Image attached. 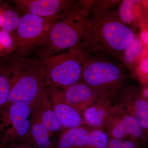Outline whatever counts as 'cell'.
<instances>
[{"label":"cell","mask_w":148,"mask_h":148,"mask_svg":"<svg viewBox=\"0 0 148 148\" xmlns=\"http://www.w3.org/2000/svg\"><path fill=\"white\" fill-rule=\"evenodd\" d=\"M134 38L131 29L123 24L115 13L106 9H91L87 31L83 40L89 53L119 59Z\"/></svg>","instance_id":"6da1fadb"},{"label":"cell","mask_w":148,"mask_h":148,"mask_svg":"<svg viewBox=\"0 0 148 148\" xmlns=\"http://www.w3.org/2000/svg\"><path fill=\"white\" fill-rule=\"evenodd\" d=\"M1 59L0 70L6 74L10 84V94L6 106L22 103L31 106L33 110L35 108L46 87L41 59L12 54Z\"/></svg>","instance_id":"7a4b0ae2"},{"label":"cell","mask_w":148,"mask_h":148,"mask_svg":"<svg viewBox=\"0 0 148 148\" xmlns=\"http://www.w3.org/2000/svg\"><path fill=\"white\" fill-rule=\"evenodd\" d=\"M91 9L86 2H73L35 49L40 58L55 55L82 42L87 31Z\"/></svg>","instance_id":"3957f363"},{"label":"cell","mask_w":148,"mask_h":148,"mask_svg":"<svg viewBox=\"0 0 148 148\" xmlns=\"http://www.w3.org/2000/svg\"><path fill=\"white\" fill-rule=\"evenodd\" d=\"M126 74L121 66L106 56L89 54L83 64L80 80L96 91L100 99L113 102L122 90Z\"/></svg>","instance_id":"277c9868"},{"label":"cell","mask_w":148,"mask_h":148,"mask_svg":"<svg viewBox=\"0 0 148 148\" xmlns=\"http://www.w3.org/2000/svg\"><path fill=\"white\" fill-rule=\"evenodd\" d=\"M88 54L81 42L67 52L41 59L46 87L64 88L79 82L83 64Z\"/></svg>","instance_id":"5b68a950"},{"label":"cell","mask_w":148,"mask_h":148,"mask_svg":"<svg viewBox=\"0 0 148 148\" xmlns=\"http://www.w3.org/2000/svg\"><path fill=\"white\" fill-rule=\"evenodd\" d=\"M64 12L52 17H42L25 14L14 34V47L11 54L26 57L39 45L53 25L64 15Z\"/></svg>","instance_id":"8992f818"},{"label":"cell","mask_w":148,"mask_h":148,"mask_svg":"<svg viewBox=\"0 0 148 148\" xmlns=\"http://www.w3.org/2000/svg\"><path fill=\"white\" fill-rule=\"evenodd\" d=\"M32 110L31 106L22 103L8 105L0 110V147L29 143Z\"/></svg>","instance_id":"52a82bcc"},{"label":"cell","mask_w":148,"mask_h":148,"mask_svg":"<svg viewBox=\"0 0 148 148\" xmlns=\"http://www.w3.org/2000/svg\"><path fill=\"white\" fill-rule=\"evenodd\" d=\"M104 128L112 139L131 140L144 147L148 142V135L138 121L116 104Z\"/></svg>","instance_id":"ba28073f"},{"label":"cell","mask_w":148,"mask_h":148,"mask_svg":"<svg viewBox=\"0 0 148 148\" xmlns=\"http://www.w3.org/2000/svg\"><path fill=\"white\" fill-rule=\"evenodd\" d=\"M12 1L23 14H30L42 17L60 15L73 2L65 0H15Z\"/></svg>","instance_id":"9c48e42d"},{"label":"cell","mask_w":148,"mask_h":148,"mask_svg":"<svg viewBox=\"0 0 148 148\" xmlns=\"http://www.w3.org/2000/svg\"><path fill=\"white\" fill-rule=\"evenodd\" d=\"M53 110L63 127L70 129L82 126L84 124L82 114L66 103L62 90L57 88H46Z\"/></svg>","instance_id":"30bf717a"},{"label":"cell","mask_w":148,"mask_h":148,"mask_svg":"<svg viewBox=\"0 0 148 148\" xmlns=\"http://www.w3.org/2000/svg\"><path fill=\"white\" fill-rule=\"evenodd\" d=\"M116 105L137 120L148 135V102L130 89L121 90Z\"/></svg>","instance_id":"8fae6325"},{"label":"cell","mask_w":148,"mask_h":148,"mask_svg":"<svg viewBox=\"0 0 148 148\" xmlns=\"http://www.w3.org/2000/svg\"><path fill=\"white\" fill-rule=\"evenodd\" d=\"M61 90L66 103L82 114L100 99L97 92L82 81L78 82Z\"/></svg>","instance_id":"7c38bea8"},{"label":"cell","mask_w":148,"mask_h":148,"mask_svg":"<svg viewBox=\"0 0 148 148\" xmlns=\"http://www.w3.org/2000/svg\"><path fill=\"white\" fill-rule=\"evenodd\" d=\"M113 107L112 102L100 98L83 112L84 124L94 129H103Z\"/></svg>","instance_id":"4fadbf2b"},{"label":"cell","mask_w":148,"mask_h":148,"mask_svg":"<svg viewBox=\"0 0 148 148\" xmlns=\"http://www.w3.org/2000/svg\"><path fill=\"white\" fill-rule=\"evenodd\" d=\"M33 110L38 115L42 123L50 133L60 130L63 127L53 110L46 90L38 105Z\"/></svg>","instance_id":"5bb4252c"},{"label":"cell","mask_w":148,"mask_h":148,"mask_svg":"<svg viewBox=\"0 0 148 148\" xmlns=\"http://www.w3.org/2000/svg\"><path fill=\"white\" fill-rule=\"evenodd\" d=\"M50 133L42 123L38 115L32 110L30 117L29 143L35 148H51Z\"/></svg>","instance_id":"9a60e30c"},{"label":"cell","mask_w":148,"mask_h":148,"mask_svg":"<svg viewBox=\"0 0 148 148\" xmlns=\"http://www.w3.org/2000/svg\"><path fill=\"white\" fill-rule=\"evenodd\" d=\"M89 131L83 126L68 129L59 138L56 148H84Z\"/></svg>","instance_id":"2e32d148"},{"label":"cell","mask_w":148,"mask_h":148,"mask_svg":"<svg viewBox=\"0 0 148 148\" xmlns=\"http://www.w3.org/2000/svg\"><path fill=\"white\" fill-rule=\"evenodd\" d=\"M21 17L15 11L11 9L4 10L0 15L1 30L14 34L18 28Z\"/></svg>","instance_id":"e0dca14e"},{"label":"cell","mask_w":148,"mask_h":148,"mask_svg":"<svg viewBox=\"0 0 148 148\" xmlns=\"http://www.w3.org/2000/svg\"><path fill=\"white\" fill-rule=\"evenodd\" d=\"M110 138L103 129H94L89 131L88 140L84 148H107Z\"/></svg>","instance_id":"ac0fdd59"},{"label":"cell","mask_w":148,"mask_h":148,"mask_svg":"<svg viewBox=\"0 0 148 148\" xmlns=\"http://www.w3.org/2000/svg\"><path fill=\"white\" fill-rule=\"evenodd\" d=\"M138 1L125 0L123 1L115 14L123 24L126 25L131 23L133 20L134 15L133 7Z\"/></svg>","instance_id":"d6986e66"},{"label":"cell","mask_w":148,"mask_h":148,"mask_svg":"<svg viewBox=\"0 0 148 148\" xmlns=\"http://www.w3.org/2000/svg\"><path fill=\"white\" fill-rule=\"evenodd\" d=\"M14 34L0 30V59L5 58L13 52Z\"/></svg>","instance_id":"ffe728a7"},{"label":"cell","mask_w":148,"mask_h":148,"mask_svg":"<svg viewBox=\"0 0 148 148\" xmlns=\"http://www.w3.org/2000/svg\"><path fill=\"white\" fill-rule=\"evenodd\" d=\"M10 94V84L6 74L0 70V110L8 103Z\"/></svg>","instance_id":"44dd1931"},{"label":"cell","mask_w":148,"mask_h":148,"mask_svg":"<svg viewBox=\"0 0 148 148\" xmlns=\"http://www.w3.org/2000/svg\"><path fill=\"white\" fill-rule=\"evenodd\" d=\"M107 148H147L138 143L125 139H112L110 138Z\"/></svg>","instance_id":"7402d4cb"},{"label":"cell","mask_w":148,"mask_h":148,"mask_svg":"<svg viewBox=\"0 0 148 148\" xmlns=\"http://www.w3.org/2000/svg\"><path fill=\"white\" fill-rule=\"evenodd\" d=\"M140 50V44L137 39L135 38L127 47L124 51L125 57L127 61H131L134 59Z\"/></svg>","instance_id":"603a6c76"},{"label":"cell","mask_w":148,"mask_h":148,"mask_svg":"<svg viewBox=\"0 0 148 148\" xmlns=\"http://www.w3.org/2000/svg\"><path fill=\"white\" fill-rule=\"evenodd\" d=\"M140 69L144 73L148 75V57L142 61Z\"/></svg>","instance_id":"cb8c5ba5"},{"label":"cell","mask_w":148,"mask_h":148,"mask_svg":"<svg viewBox=\"0 0 148 148\" xmlns=\"http://www.w3.org/2000/svg\"><path fill=\"white\" fill-rule=\"evenodd\" d=\"M14 145L17 148H35L31 143L28 142H24Z\"/></svg>","instance_id":"d4e9b609"},{"label":"cell","mask_w":148,"mask_h":148,"mask_svg":"<svg viewBox=\"0 0 148 148\" xmlns=\"http://www.w3.org/2000/svg\"><path fill=\"white\" fill-rule=\"evenodd\" d=\"M141 38L143 41L148 45V33L146 32H143L141 34Z\"/></svg>","instance_id":"484cf974"},{"label":"cell","mask_w":148,"mask_h":148,"mask_svg":"<svg viewBox=\"0 0 148 148\" xmlns=\"http://www.w3.org/2000/svg\"><path fill=\"white\" fill-rule=\"evenodd\" d=\"M145 97H148V89H147L145 92V94H144Z\"/></svg>","instance_id":"4316f807"},{"label":"cell","mask_w":148,"mask_h":148,"mask_svg":"<svg viewBox=\"0 0 148 148\" xmlns=\"http://www.w3.org/2000/svg\"><path fill=\"white\" fill-rule=\"evenodd\" d=\"M3 10H4L0 8V15H1V14L2 13V12Z\"/></svg>","instance_id":"83f0119b"},{"label":"cell","mask_w":148,"mask_h":148,"mask_svg":"<svg viewBox=\"0 0 148 148\" xmlns=\"http://www.w3.org/2000/svg\"><path fill=\"white\" fill-rule=\"evenodd\" d=\"M147 5H148V1H147Z\"/></svg>","instance_id":"f1b7e54d"},{"label":"cell","mask_w":148,"mask_h":148,"mask_svg":"<svg viewBox=\"0 0 148 148\" xmlns=\"http://www.w3.org/2000/svg\"></svg>","instance_id":"f546056e"},{"label":"cell","mask_w":148,"mask_h":148,"mask_svg":"<svg viewBox=\"0 0 148 148\" xmlns=\"http://www.w3.org/2000/svg\"></svg>","instance_id":"4dcf8cb0"}]
</instances>
